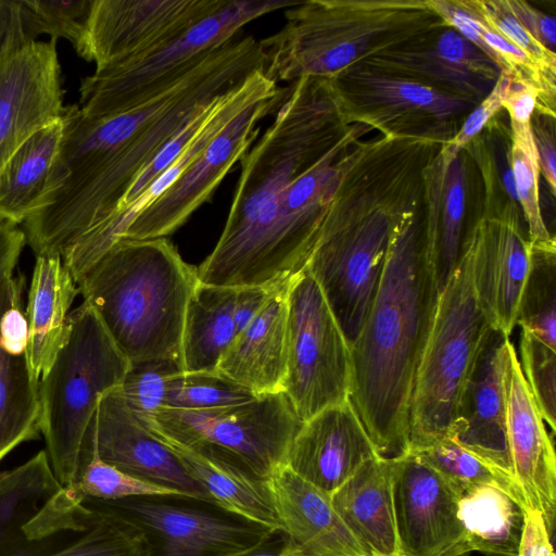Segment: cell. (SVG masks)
I'll return each mask as SVG.
<instances>
[{"label":"cell","instance_id":"6da1fadb","mask_svg":"<svg viewBox=\"0 0 556 556\" xmlns=\"http://www.w3.org/2000/svg\"><path fill=\"white\" fill-rule=\"evenodd\" d=\"M372 129L348 125L329 79L288 86L275 119L240 159L224 230L199 282L275 288L306 266L345 151Z\"/></svg>","mask_w":556,"mask_h":556},{"label":"cell","instance_id":"7a4b0ae2","mask_svg":"<svg viewBox=\"0 0 556 556\" xmlns=\"http://www.w3.org/2000/svg\"><path fill=\"white\" fill-rule=\"evenodd\" d=\"M258 40L239 31L174 86L121 114L92 118L65 105L43 193L23 223L36 256L58 255L109 218L139 173L190 121L264 71Z\"/></svg>","mask_w":556,"mask_h":556},{"label":"cell","instance_id":"3957f363","mask_svg":"<svg viewBox=\"0 0 556 556\" xmlns=\"http://www.w3.org/2000/svg\"><path fill=\"white\" fill-rule=\"evenodd\" d=\"M438 298L434 249L420 213L392 240L372 305L350 348V400L382 458L409 451L410 400Z\"/></svg>","mask_w":556,"mask_h":556},{"label":"cell","instance_id":"277c9868","mask_svg":"<svg viewBox=\"0 0 556 556\" xmlns=\"http://www.w3.org/2000/svg\"><path fill=\"white\" fill-rule=\"evenodd\" d=\"M199 283L166 238L118 239L76 282L130 364L181 361L188 302Z\"/></svg>","mask_w":556,"mask_h":556},{"label":"cell","instance_id":"5b68a950","mask_svg":"<svg viewBox=\"0 0 556 556\" xmlns=\"http://www.w3.org/2000/svg\"><path fill=\"white\" fill-rule=\"evenodd\" d=\"M285 16L280 30L260 40L264 74L277 84L330 79L445 25L427 0H306L288 8Z\"/></svg>","mask_w":556,"mask_h":556},{"label":"cell","instance_id":"8992f818","mask_svg":"<svg viewBox=\"0 0 556 556\" xmlns=\"http://www.w3.org/2000/svg\"><path fill=\"white\" fill-rule=\"evenodd\" d=\"M492 330L476 294L472 242L466 233L462 257L439 293L417 368L409 409V451L451 437L462 394Z\"/></svg>","mask_w":556,"mask_h":556},{"label":"cell","instance_id":"52a82bcc","mask_svg":"<svg viewBox=\"0 0 556 556\" xmlns=\"http://www.w3.org/2000/svg\"><path fill=\"white\" fill-rule=\"evenodd\" d=\"M128 367L89 304L83 302L70 312L64 344L38 384L39 429L62 486L76 479L80 448L100 396L121 386Z\"/></svg>","mask_w":556,"mask_h":556},{"label":"cell","instance_id":"ba28073f","mask_svg":"<svg viewBox=\"0 0 556 556\" xmlns=\"http://www.w3.org/2000/svg\"><path fill=\"white\" fill-rule=\"evenodd\" d=\"M298 2L227 0L220 10L172 40L132 58L96 68L81 79L77 104L86 116L92 118L137 108L186 77L245 24Z\"/></svg>","mask_w":556,"mask_h":556},{"label":"cell","instance_id":"9c48e42d","mask_svg":"<svg viewBox=\"0 0 556 556\" xmlns=\"http://www.w3.org/2000/svg\"><path fill=\"white\" fill-rule=\"evenodd\" d=\"M144 425L163 440L224 454L269 479L286 466L291 443L303 421L280 391L211 409L161 407Z\"/></svg>","mask_w":556,"mask_h":556},{"label":"cell","instance_id":"30bf717a","mask_svg":"<svg viewBox=\"0 0 556 556\" xmlns=\"http://www.w3.org/2000/svg\"><path fill=\"white\" fill-rule=\"evenodd\" d=\"M351 380L350 345L318 283L304 268L288 290L282 392L304 422L349 400Z\"/></svg>","mask_w":556,"mask_h":556},{"label":"cell","instance_id":"8fae6325","mask_svg":"<svg viewBox=\"0 0 556 556\" xmlns=\"http://www.w3.org/2000/svg\"><path fill=\"white\" fill-rule=\"evenodd\" d=\"M329 81L348 125L364 124L386 137L444 144L477 105L365 62L344 68Z\"/></svg>","mask_w":556,"mask_h":556},{"label":"cell","instance_id":"7c38bea8","mask_svg":"<svg viewBox=\"0 0 556 556\" xmlns=\"http://www.w3.org/2000/svg\"><path fill=\"white\" fill-rule=\"evenodd\" d=\"M81 501L138 526L149 539L152 556H229L252 549L278 533L192 500L140 496Z\"/></svg>","mask_w":556,"mask_h":556},{"label":"cell","instance_id":"4fadbf2b","mask_svg":"<svg viewBox=\"0 0 556 556\" xmlns=\"http://www.w3.org/2000/svg\"><path fill=\"white\" fill-rule=\"evenodd\" d=\"M466 233L472 242L480 307L492 329L509 337L532 260L518 203L504 194L484 197L482 212Z\"/></svg>","mask_w":556,"mask_h":556},{"label":"cell","instance_id":"5bb4252c","mask_svg":"<svg viewBox=\"0 0 556 556\" xmlns=\"http://www.w3.org/2000/svg\"><path fill=\"white\" fill-rule=\"evenodd\" d=\"M288 92L266 97L229 122L202 150L186 172L153 203L141 211L119 239L148 240L173 233L205 203L258 134L257 123L276 112Z\"/></svg>","mask_w":556,"mask_h":556},{"label":"cell","instance_id":"9a60e30c","mask_svg":"<svg viewBox=\"0 0 556 556\" xmlns=\"http://www.w3.org/2000/svg\"><path fill=\"white\" fill-rule=\"evenodd\" d=\"M226 3L227 0H93L75 50L100 68L172 40Z\"/></svg>","mask_w":556,"mask_h":556},{"label":"cell","instance_id":"2e32d148","mask_svg":"<svg viewBox=\"0 0 556 556\" xmlns=\"http://www.w3.org/2000/svg\"><path fill=\"white\" fill-rule=\"evenodd\" d=\"M400 556H463L459 494L414 453L389 459Z\"/></svg>","mask_w":556,"mask_h":556},{"label":"cell","instance_id":"e0dca14e","mask_svg":"<svg viewBox=\"0 0 556 556\" xmlns=\"http://www.w3.org/2000/svg\"><path fill=\"white\" fill-rule=\"evenodd\" d=\"M56 40H29L0 58V170L36 131L61 118Z\"/></svg>","mask_w":556,"mask_h":556},{"label":"cell","instance_id":"ac0fdd59","mask_svg":"<svg viewBox=\"0 0 556 556\" xmlns=\"http://www.w3.org/2000/svg\"><path fill=\"white\" fill-rule=\"evenodd\" d=\"M84 442L102 462L132 477L212 504L168 445L134 415L118 387L100 396Z\"/></svg>","mask_w":556,"mask_h":556},{"label":"cell","instance_id":"d6986e66","mask_svg":"<svg viewBox=\"0 0 556 556\" xmlns=\"http://www.w3.org/2000/svg\"><path fill=\"white\" fill-rule=\"evenodd\" d=\"M362 62L476 104L502 74L496 63L446 25Z\"/></svg>","mask_w":556,"mask_h":556},{"label":"cell","instance_id":"ffe728a7","mask_svg":"<svg viewBox=\"0 0 556 556\" xmlns=\"http://www.w3.org/2000/svg\"><path fill=\"white\" fill-rule=\"evenodd\" d=\"M513 348L509 337L497 330L490 332L462 394L450 438L516 483L506 433Z\"/></svg>","mask_w":556,"mask_h":556},{"label":"cell","instance_id":"44dd1931","mask_svg":"<svg viewBox=\"0 0 556 556\" xmlns=\"http://www.w3.org/2000/svg\"><path fill=\"white\" fill-rule=\"evenodd\" d=\"M279 91L278 84L269 79L263 71H258L249 77L242 86L222 97L215 104L206 125L192 142L168 168L142 191L127 210L103 220L65 251L62 261L74 279L78 280L121 238L131 220L186 172L206 144L229 122L251 104Z\"/></svg>","mask_w":556,"mask_h":556},{"label":"cell","instance_id":"7402d4cb","mask_svg":"<svg viewBox=\"0 0 556 556\" xmlns=\"http://www.w3.org/2000/svg\"><path fill=\"white\" fill-rule=\"evenodd\" d=\"M506 433L515 481L528 505L539 510L555 536L556 456L554 435L525 379L515 348L507 371Z\"/></svg>","mask_w":556,"mask_h":556},{"label":"cell","instance_id":"603a6c76","mask_svg":"<svg viewBox=\"0 0 556 556\" xmlns=\"http://www.w3.org/2000/svg\"><path fill=\"white\" fill-rule=\"evenodd\" d=\"M380 457L352 401L328 406L303 422L286 466L330 495L367 460Z\"/></svg>","mask_w":556,"mask_h":556},{"label":"cell","instance_id":"cb8c5ba5","mask_svg":"<svg viewBox=\"0 0 556 556\" xmlns=\"http://www.w3.org/2000/svg\"><path fill=\"white\" fill-rule=\"evenodd\" d=\"M62 488L47 451L0 473V556H39L87 528L61 531L45 514Z\"/></svg>","mask_w":556,"mask_h":556},{"label":"cell","instance_id":"d4e9b609","mask_svg":"<svg viewBox=\"0 0 556 556\" xmlns=\"http://www.w3.org/2000/svg\"><path fill=\"white\" fill-rule=\"evenodd\" d=\"M269 486L281 532L303 556H369L334 510L330 495L287 466L269 478Z\"/></svg>","mask_w":556,"mask_h":556},{"label":"cell","instance_id":"484cf974","mask_svg":"<svg viewBox=\"0 0 556 556\" xmlns=\"http://www.w3.org/2000/svg\"><path fill=\"white\" fill-rule=\"evenodd\" d=\"M291 281L271 291L256 316L236 336L217 366L219 372L256 396L282 391Z\"/></svg>","mask_w":556,"mask_h":556},{"label":"cell","instance_id":"4316f807","mask_svg":"<svg viewBox=\"0 0 556 556\" xmlns=\"http://www.w3.org/2000/svg\"><path fill=\"white\" fill-rule=\"evenodd\" d=\"M161 440L206 491L213 505L271 531L281 532L269 479L261 477L243 463L224 454L188 448Z\"/></svg>","mask_w":556,"mask_h":556},{"label":"cell","instance_id":"83f0119b","mask_svg":"<svg viewBox=\"0 0 556 556\" xmlns=\"http://www.w3.org/2000/svg\"><path fill=\"white\" fill-rule=\"evenodd\" d=\"M330 501L369 556H400L389 459L376 457L364 463L330 494Z\"/></svg>","mask_w":556,"mask_h":556},{"label":"cell","instance_id":"f1b7e54d","mask_svg":"<svg viewBox=\"0 0 556 556\" xmlns=\"http://www.w3.org/2000/svg\"><path fill=\"white\" fill-rule=\"evenodd\" d=\"M79 293L61 256H36L26 317L29 339L25 358L31 378L39 380L51 368L67 333V317Z\"/></svg>","mask_w":556,"mask_h":556},{"label":"cell","instance_id":"f546056e","mask_svg":"<svg viewBox=\"0 0 556 556\" xmlns=\"http://www.w3.org/2000/svg\"><path fill=\"white\" fill-rule=\"evenodd\" d=\"M235 298L236 288L198 283L184 320V371L217 370L220 358L237 336Z\"/></svg>","mask_w":556,"mask_h":556},{"label":"cell","instance_id":"4dcf8cb0","mask_svg":"<svg viewBox=\"0 0 556 556\" xmlns=\"http://www.w3.org/2000/svg\"><path fill=\"white\" fill-rule=\"evenodd\" d=\"M62 136L61 116L31 135L0 170V219L18 225L35 211Z\"/></svg>","mask_w":556,"mask_h":556},{"label":"cell","instance_id":"1f68e13d","mask_svg":"<svg viewBox=\"0 0 556 556\" xmlns=\"http://www.w3.org/2000/svg\"><path fill=\"white\" fill-rule=\"evenodd\" d=\"M526 510L506 491L495 486H482L463 495L458 516L464 529V554L518 556Z\"/></svg>","mask_w":556,"mask_h":556},{"label":"cell","instance_id":"d6a6232c","mask_svg":"<svg viewBox=\"0 0 556 556\" xmlns=\"http://www.w3.org/2000/svg\"><path fill=\"white\" fill-rule=\"evenodd\" d=\"M38 384L25 354L0 349V462L21 443L39 437Z\"/></svg>","mask_w":556,"mask_h":556},{"label":"cell","instance_id":"836d02e7","mask_svg":"<svg viewBox=\"0 0 556 556\" xmlns=\"http://www.w3.org/2000/svg\"><path fill=\"white\" fill-rule=\"evenodd\" d=\"M91 511L86 529L39 556H152L146 533L128 519L87 502Z\"/></svg>","mask_w":556,"mask_h":556},{"label":"cell","instance_id":"e575fe53","mask_svg":"<svg viewBox=\"0 0 556 556\" xmlns=\"http://www.w3.org/2000/svg\"><path fill=\"white\" fill-rule=\"evenodd\" d=\"M467 154L462 150L443 178L435 237V274L439 293L455 270L466 233Z\"/></svg>","mask_w":556,"mask_h":556},{"label":"cell","instance_id":"d590c367","mask_svg":"<svg viewBox=\"0 0 556 556\" xmlns=\"http://www.w3.org/2000/svg\"><path fill=\"white\" fill-rule=\"evenodd\" d=\"M509 162L517 201L527 225V236L533 249L556 248L540 204V167L533 142L531 121L510 122Z\"/></svg>","mask_w":556,"mask_h":556},{"label":"cell","instance_id":"8d00e7d4","mask_svg":"<svg viewBox=\"0 0 556 556\" xmlns=\"http://www.w3.org/2000/svg\"><path fill=\"white\" fill-rule=\"evenodd\" d=\"M409 452L441 473L460 497L482 486H495L506 491L525 508H529L514 481L502 476L452 438H444L428 447Z\"/></svg>","mask_w":556,"mask_h":556},{"label":"cell","instance_id":"74e56055","mask_svg":"<svg viewBox=\"0 0 556 556\" xmlns=\"http://www.w3.org/2000/svg\"><path fill=\"white\" fill-rule=\"evenodd\" d=\"M65 488L79 501H117L140 496L190 500L180 491L141 480L102 462L87 442L80 448L76 479Z\"/></svg>","mask_w":556,"mask_h":556},{"label":"cell","instance_id":"f35d334b","mask_svg":"<svg viewBox=\"0 0 556 556\" xmlns=\"http://www.w3.org/2000/svg\"><path fill=\"white\" fill-rule=\"evenodd\" d=\"M516 325L556 351V248H532Z\"/></svg>","mask_w":556,"mask_h":556},{"label":"cell","instance_id":"ab89813d","mask_svg":"<svg viewBox=\"0 0 556 556\" xmlns=\"http://www.w3.org/2000/svg\"><path fill=\"white\" fill-rule=\"evenodd\" d=\"M255 397L218 370L182 371L169 381L162 407L202 410L238 405Z\"/></svg>","mask_w":556,"mask_h":556},{"label":"cell","instance_id":"60d3db41","mask_svg":"<svg viewBox=\"0 0 556 556\" xmlns=\"http://www.w3.org/2000/svg\"><path fill=\"white\" fill-rule=\"evenodd\" d=\"M182 371L180 359L130 364L118 389L134 415L146 424L163 406L169 381Z\"/></svg>","mask_w":556,"mask_h":556},{"label":"cell","instance_id":"b9f144b4","mask_svg":"<svg viewBox=\"0 0 556 556\" xmlns=\"http://www.w3.org/2000/svg\"><path fill=\"white\" fill-rule=\"evenodd\" d=\"M92 1L18 0V4L31 40H36L40 34H48L53 40L65 38L76 48L81 40Z\"/></svg>","mask_w":556,"mask_h":556},{"label":"cell","instance_id":"7bdbcfd3","mask_svg":"<svg viewBox=\"0 0 556 556\" xmlns=\"http://www.w3.org/2000/svg\"><path fill=\"white\" fill-rule=\"evenodd\" d=\"M470 15L519 48L545 73L556 77V54L541 45L518 22L506 0H456Z\"/></svg>","mask_w":556,"mask_h":556},{"label":"cell","instance_id":"ee69618b","mask_svg":"<svg viewBox=\"0 0 556 556\" xmlns=\"http://www.w3.org/2000/svg\"><path fill=\"white\" fill-rule=\"evenodd\" d=\"M521 370L552 434L556 430V351L521 329Z\"/></svg>","mask_w":556,"mask_h":556},{"label":"cell","instance_id":"f6af8a7d","mask_svg":"<svg viewBox=\"0 0 556 556\" xmlns=\"http://www.w3.org/2000/svg\"><path fill=\"white\" fill-rule=\"evenodd\" d=\"M219 99L213 102L192 121H190L155 154V156L139 173L132 185L119 201L116 210L110 217L118 215L127 210L142 193V191L176 161V159L184 152V150L192 142V140L206 125L213 109Z\"/></svg>","mask_w":556,"mask_h":556},{"label":"cell","instance_id":"bcb514c9","mask_svg":"<svg viewBox=\"0 0 556 556\" xmlns=\"http://www.w3.org/2000/svg\"><path fill=\"white\" fill-rule=\"evenodd\" d=\"M26 236L17 225L0 219V324L5 312L22 298L23 275H14Z\"/></svg>","mask_w":556,"mask_h":556},{"label":"cell","instance_id":"7dc6e473","mask_svg":"<svg viewBox=\"0 0 556 556\" xmlns=\"http://www.w3.org/2000/svg\"><path fill=\"white\" fill-rule=\"evenodd\" d=\"M510 84L511 78L502 73L491 92L466 116L456 135L448 142L442 144L441 152L453 160L472 139L480 135L501 111Z\"/></svg>","mask_w":556,"mask_h":556},{"label":"cell","instance_id":"c3c4849f","mask_svg":"<svg viewBox=\"0 0 556 556\" xmlns=\"http://www.w3.org/2000/svg\"><path fill=\"white\" fill-rule=\"evenodd\" d=\"M555 129V116L534 109L531 116V130L538 154L540 174L543 175L553 197L556 194Z\"/></svg>","mask_w":556,"mask_h":556},{"label":"cell","instance_id":"681fc988","mask_svg":"<svg viewBox=\"0 0 556 556\" xmlns=\"http://www.w3.org/2000/svg\"><path fill=\"white\" fill-rule=\"evenodd\" d=\"M506 3L518 22L541 45L555 52L556 47V20L532 7L525 0H506Z\"/></svg>","mask_w":556,"mask_h":556},{"label":"cell","instance_id":"f907efd6","mask_svg":"<svg viewBox=\"0 0 556 556\" xmlns=\"http://www.w3.org/2000/svg\"><path fill=\"white\" fill-rule=\"evenodd\" d=\"M518 556H555L554 536L545 525L542 514L527 508Z\"/></svg>","mask_w":556,"mask_h":556},{"label":"cell","instance_id":"816d5d0a","mask_svg":"<svg viewBox=\"0 0 556 556\" xmlns=\"http://www.w3.org/2000/svg\"><path fill=\"white\" fill-rule=\"evenodd\" d=\"M29 339L26 313L23 312L22 298L17 299L5 312L0 324V349L9 354H25Z\"/></svg>","mask_w":556,"mask_h":556},{"label":"cell","instance_id":"f5cc1de1","mask_svg":"<svg viewBox=\"0 0 556 556\" xmlns=\"http://www.w3.org/2000/svg\"><path fill=\"white\" fill-rule=\"evenodd\" d=\"M275 288L256 286L236 288L233 318L237 334L256 316Z\"/></svg>","mask_w":556,"mask_h":556},{"label":"cell","instance_id":"db71d44e","mask_svg":"<svg viewBox=\"0 0 556 556\" xmlns=\"http://www.w3.org/2000/svg\"><path fill=\"white\" fill-rule=\"evenodd\" d=\"M229 556H303L285 536L282 532L274 534L263 544Z\"/></svg>","mask_w":556,"mask_h":556}]
</instances>
